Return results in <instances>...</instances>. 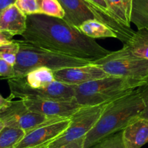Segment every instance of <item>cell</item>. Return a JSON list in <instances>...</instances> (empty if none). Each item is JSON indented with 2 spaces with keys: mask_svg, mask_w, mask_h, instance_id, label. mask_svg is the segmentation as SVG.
<instances>
[{
  "mask_svg": "<svg viewBox=\"0 0 148 148\" xmlns=\"http://www.w3.org/2000/svg\"><path fill=\"white\" fill-rule=\"evenodd\" d=\"M85 138L82 137L81 139H77L58 148H85Z\"/></svg>",
  "mask_w": 148,
  "mask_h": 148,
  "instance_id": "4316f807",
  "label": "cell"
},
{
  "mask_svg": "<svg viewBox=\"0 0 148 148\" xmlns=\"http://www.w3.org/2000/svg\"><path fill=\"white\" fill-rule=\"evenodd\" d=\"M106 104L82 107L70 118V123L64 132L44 148H58L85 137L99 120Z\"/></svg>",
  "mask_w": 148,
  "mask_h": 148,
  "instance_id": "52a82bcc",
  "label": "cell"
},
{
  "mask_svg": "<svg viewBox=\"0 0 148 148\" xmlns=\"http://www.w3.org/2000/svg\"><path fill=\"white\" fill-rule=\"evenodd\" d=\"M39 14L64 19L65 12L57 0H38Z\"/></svg>",
  "mask_w": 148,
  "mask_h": 148,
  "instance_id": "44dd1931",
  "label": "cell"
},
{
  "mask_svg": "<svg viewBox=\"0 0 148 148\" xmlns=\"http://www.w3.org/2000/svg\"><path fill=\"white\" fill-rule=\"evenodd\" d=\"M130 21L138 30L148 29V0H133Z\"/></svg>",
  "mask_w": 148,
  "mask_h": 148,
  "instance_id": "d6986e66",
  "label": "cell"
},
{
  "mask_svg": "<svg viewBox=\"0 0 148 148\" xmlns=\"http://www.w3.org/2000/svg\"><path fill=\"white\" fill-rule=\"evenodd\" d=\"M16 0H0V15L4 10L15 3Z\"/></svg>",
  "mask_w": 148,
  "mask_h": 148,
  "instance_id": "f1b7e54d",
  "label": "cell"
},
{
  "mask_svg": "<svg viewBox=\"0 0 148 148\" xmlns=\"http://www.w3.org/2000/svg\"><path fill=\"white\" fill-rule=\"evenodd\" d=\"M23 78H24L26 84L32 88L47 86L56 81L53 71L46 68H39L33 70Z\"/></svg>",
  "mask_w": 148,
  "mask_h": 148,
  "instance_id": "e0dca14e",
  "label": "cell"
},
{
  "mask_svg": "<svg viewBox=\"0 0 148 148\" xmlns=\"http://www.w3.org/2000/svg\"><path fill=\"white\" fill-rule=\"evenodd\" d=\"M56 81L72 86H79L90 81L106 78L109 75L94 63L53 71Z\"/></svg>",
  "mask_w": 148,
  "mask_h": 148,
  "instance_id": "8fae6325",
  "label": "cell"
},
{
  "mask_svg": "<svg viewBox=\"0 0 148 148\" xmlns=\"http://www.w3.org/2000/svg\"><path fill=\"white\" fill-rule=\"evenodd\" d=\"M145 83L109 75L75 87V99L81 107H92L111 102L142 86Z\"/></svg>",
  "mask_w": 148,
  "mask_h": 148,
  "instance_id": "277c9868",
  "label": "cell"
},
{
  "mask_svg": "<svg viewBox=\"0 0 148 148\" xmlns=\"http://www.w3.org/2000/svg\"><path fill=\"white\" fill-rule=\"evenodd\" d=\"M14 4L27 16L39 14L38 0H16Z\"/></svg>",
  "mask_w": 148,
  "mask_h": 148,
  "instance_id": "cb8c5ba5",
  "label": "cell"
},
{
  "mask_svg": "<svg viewBox=\"0 0 148 148\" xmlns=\"http://www.w3.org/2000/svg\"><path fill=\"white\" fill-rule=\"evenodd\" d=\"M65 118H51L33 111L26 107L22 100L12 102L9 106L0 109V121L6 127L15 128L30 131L51 122Z\"/></svg>",
  "mask_w": 148,
  "mask_h": 148,
  "instance_id": "ba28073f",
  "label": "cell"
},
{
  "mask_svg": "<svg viewBox=\"0 0 148 148\" xmlns=\"http://www.w3.org/2000/svg\"><path fill=\"white\" fill-rule=\"evenodd\" d=\"M70 120V118L61 119L38 126L26 133L14 148H44L64 132Z\"/></svg>",
  "mask_w": 148,
  "mask_h": 148,
  "instance_id": "9c48e42d",
  "label": "cell"
},
{
  "mask_svg": "<svg viewBox=\"0 0 148 148\" xmlns=\"http://www.w3.org/2000/svg\"><path fill=\"white\" fill-rule=\"evenodd\" d=\"M65 12L64 20L77 28L86 20L95 19L90 9L82 0H57Z\"/></svg>",
  "mask_w": 148,
  "mask_h": 148,
  "instance_id": "5bb4252c",
  "label": "cell"
},
{
  "mask_svg": "<svg viewBox=\"0 0 148 148\" xmlns=\"http://www.w3.org/2000/svg\"><path fill=\"white\" fill-rule=\"evenodd\" d=\"M144 109L139 88L107 103L99 120L85 136V148L91 147L107 136L122 131Z\"/></svg>",
  "mask_w": 148,
  "mask_h": 148,
  "instance_id": "7a4b0ae2",
  "label": "cell"
},
{
  "mask_svg": "<svg viewBox=\"0 0 148 148\" xmlns=\"http://www.w3.org/2000/svg\"><path fill=\"white\" fill-rule=\"evenodd\" d=\"M13 37L5 33L0 31V44H4L10 43L13 41Z\"/></svg>",
  "mask_w": 148,
  "mask_h": 148,
  "instance_id": "f546056e",
  "label": "cell"
},
{
  "mask_svg": "<svg viewBox=\"0 0 148 148\" xmlns=\"http://www.w3.org/2000/svg\"><path fill=\"white\" fill-rule=\"evenodd\" d=\"M4 127H5V126H4V123H1V122L0 121V132H1V131H2V129H4Z\"/></svg>",
  "mask_w": 148,
  "mask_h": 148,
  "instance_id": "4dcf8cb0",
  "label": "cell"
},
{
  "mask_svg": "<svg viewBox=\"0 0 148 148\" xmlns=\"http://www.w3.org/2000/svg\"><path fill=\"white\" fill-rule=\"evenodd\" d=\"M26 107L33 111L51 118H69L82 107L72 100H39L27 99L22 100Z\"/></svg>",
  "mask_w": 148,
  "mask_h": 148,
  "instance_id": "30bf717a",
  "label": "cell"
},
{
  "mask_svg": "<svg viewBox=\"0 0 148 148\" xmlns=\"http://www.w3.org/2000/svg\"><path fill=\"white\" fill-rule=\"evenodd\" d=\"M13 100H14V98L12 95H10V97H8L7 98H4L0 94V109L10 105L12 102L13 101Z\"/></svg>",
  "mask_w": 148,
  "mask_h": 148,
  "instance_id": "83f0119b",
  "label": "cell"
},
{
  "mask_svg": "<svg viewBox=\"0 0 148 148\" xmlns=\"http://www.w3.org/2000/svg\"><path fill=\"white\" fill-rule=\"evenodd\" d=\"M10 95L20 100H72L75 98V86L68 85L55 81L49 86L40 88H32L25 81L24 78L7 79Z\"/></svg>",
  "mask_w": 148,
  "mask_h": 148,
  "instance_id": "8992f818",
  "label": "cell"
},
{
  "mask_svg": "<svg viewBox=\"0 0 148 148\" xmlns=\"http://www.w3.org/2000/svg\"><path fill=\"white\" fill-rule=\"evenodd\" d=\"M25 135L22 129L5 126L0 132V148H14Z\"/></svg>",
  "mask_w": 148,
  "mask_h": 148,
  "instance_id": "ffe728a7",
  "label": "cell"
},
{
  "mask_svg": "<svg viewBox=\"0 0 148 148\" xmlns=\"http://www.w3.org/2000/svg\"><path fill=\"white\" fill-rule=\"evenodd\" d=\"M92 63L101 67L108 75L130 78L143 83L148 81V60L135 56L125 46L94 60Z\"/></svg>",
  "mask_w": 148,
  "mask_h": 148,
  "instance_id": "5b68a950",
  "label": "cell"
},
{
  "mask_svg": "<svg viewBox=\"0 0 148 148\" xmlns=\"http://www.w3.org/2000/svg\"><path fill=\"white\" fill-rule=\"evenodd\" d=\"M19 51L14 65V78H23L33 70L46 68L52 70L86 65L93 61L69 56L40 47L25 40H17Z\"/></svg>",
  "mask_w": 148,
  "mask_h": 148,
  "instance_id": "3957f363",
  "label": "cell"
},
{
  "mask_svg": "<svg viewBox=\"0 0 148 148\" xmlns=\"http://www.w3.org/2000/svg\"><path fill=\"white\" fill-rule=\"evenodd\" d=\"M133 0H106L111 12L127 26L131 27V11Z\"/></svg>",
  "mask_w": 148,
  "mask_h": 148,
  "instance_id": "ac0fdd59",
  "label": "cell"
},
{
  "mask_svg": "<svg viewBox=\"0 0 148 148\" xmlns=\"http://www.w3.org/2000/svg\"><path fill=\"white\" fill-rule=\"evenodd\" d=\"M90 148H127L122 137V131L107 136Z\"/></svg>",
  "mask_w": 148,
  "mask_h": 148,
  "instance_id": "603a6c76",
  "label": "cell"
},
{
  "mask_svg": "<svg viewBox=\"0 0 148 148\" xmlns=\"http://www.w3.org/2000/svg\"><path fill=\"white\" fill-rule=\"evenodd\" d=\"M139 89L141 92L143 102L145 103V109L140 114V117L148 120V81L142 86L139 87Z\"/></svg>",
  "mask_w": 148,
  "mask_h": 148,
  "instance_id": "484cf974",
  "label": "cell"
},
{
  "mask_svg": "<svg viewBox=\"0 0 148 148\" xmlns=\"http://www.w3.org/2000/svg\"><path fill=\"white\" fill-rule=\"evenodd\" d=\"M18 51L19 44L17 40H13L8 44H0V58L14 65L17 59Z\"/></svg>",
  "mask_w": 148,
  "mask_h": 148,
  "instance_id": "7402d4cb",
  "label": "cell"
},
{
  "mask_svg": "<svg viewBox=\"0 0 148 148\" xmlns=\"http://www.w3.org/2000/svg\"><path fill=\"white\" fill-rule=\"evenodd\" d=\"M27 17L15 4H12L0 15V31L12 37L22 36L27 28Z\"/></svg>",
  "mask_w": 148,
  "mask_h": 148,
  "instance_id": "7c38bea8",
  "label": "cell"
},
{
  "mask_svg": "<svg viewBox=\"0 0 148 148\" xmlns=\"http://www.w3.org/2000/svg\"><path fill=\"white\" fill-rule=\"evenodd\" d=\"M0 76L10 79L14 78V65H11L4 59L0 58Z\"/></svg>",
  "mask_w": 148,
  "mask_h": 148,
  "instance_id": "d4e9b609",
  "label": "cell"
},
{
  "mask_svg": "<svg viewBox=\"0 0 148 148\" xmlns=\"http://www.w3.org/2000/svg\"><path fill=\"white\" fill-rule=\"evenodd\" d=\"M127 148H141L148 143V120L141 117L133 119L122 130Z\"/></svg>",
  "mask_w": 148,
  "mask_h": 148,
  "instance_id": "4fadbf2b",
  "label": "cell"
},
{
  "mask_svg": "<svg viewBox=\"0 0 148 148\" xmlns=\"http://www.w3.org/2000/svg\"><path fill=\"white\" fill-rule=\"evenodd\" d=\"M77 28L91 39H99V38H116V33L108 28L106 25L101 23L96 19H91L83 22Z\"/></svg>",
  "mask_w": 148,
  "mask_h": 148,
  "instance_id": "9a60e30c",
  "label": "cell"
},
{
  "mask_svg": "<svg viewBox=\"0 0 148 148\" xmlns=\"http://www.w3.org/2000/svg\"><path fill=\"white\" fill-rule=\"evenodd\" d=\"M22 37L25 41L40 47L92 61L111 52L64 19L46 15L27 16V28Z\"/></svg>",
  "mask_w": 148,
  "mask_h": 148,
  "instance_id": "6da1fadb",
  "label": "cell"
},
{
  "mask_svg": "<svg viewBox=\"0 0 148 148\" xmlns=\"http://www.w3.org/2000/svg\"><path fill=\"white\" fill-rule=\"evenodd\" d=\"M127 46L135 56L148 60V29H139L134 31Z\"/></svg>",
  "mask_w": 148,
  "mask_h": 148,
  "instance_id": "2e32d148",
  "label": "cell"
}]
</instances>
